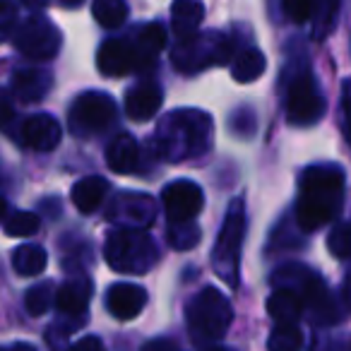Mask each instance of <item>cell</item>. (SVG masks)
<instances>
[{
    "instance_id": "6da1fadb",
    "label": "cell",
    "mask_w": 351,
    "mask_h": 351,
    "mask_svg": "<svg viewBox=\"0 0 351 351\" xmlns=\"http://www.w3.org/2000/svg\"><path fill=\"white\" fill-rule=\"evenodd\" d=\"M344 171L335 164H317L303 171L298 181L296 224L303 231H317L330 224L344 200Z\"/></svg>"
},
{
    "instance_id": "7a4b0ae2",
    "label": "cell",
    "mask_w": 351,
    "mask_h": 351,
    "mask_svg": "<svg viewBox=\"0 0 351 351\" xmlns=\"http://www.w3.org/2000/svg\"><path fill=\"white\" fill-rule=\"evenodd\" d=\"M212 118L202 111H176L159 125L149 147L156 156L186 161L202 156L212 145Z\"/></svg>"
},
{
    "instance_id": "3957f363",
    "label": "cell",
    "mask_w": 351,
    "mask_h": 351,
    "mask_svg": "<svg viewBox=\"0 0 351 351\" xmlns=\"http://www.w3.org/2000/svg\"><path fill=\"white\" fill-rule=\"evenodd\" d=\"M104 258L113 272L145 274L159 260V250L152 236L142 229H116L106 236Z\"/></svg>"
},
{
    "instance_id": "277c9868",
    "label": "cell",
    "mask_w": 351,
    "mask_h": 351,
    "mask_svg": "<svg viewBox=\"0 0 351 351\" xmlns=\"http://www.w3.org/2000/svg\"><path fill=\"white\" fill-rule=\"evenodd\" d=\"M231 320H234V308L229 298L215 287H207L188 303V330L197 344H210L226 335Z\"/></svg>"
},
{
    "instance_id": "5b68a950",
    "label": "cell",
    "mask_w": 351,
    "mask_h": 351,
    "mask_svg": "<svg viewBox=\"0 0 351 351\" xmlns=\"http://www.w3.org/2000/svg\"><path fill=\"white\" fill-rule=\"evenodd\" d=\"M245 236V210L243 200L236 197L229 205L224 224L217 236L215 253H212V267L217 277L229 287H239V265H241V245Z\"/></svg>"
},
{
    "instance_id": "8992f818",
    "label": "cell",
    "mask_w": 351,
    "mask_h": 351,
    "mask_svg": "<svg viewBox=\"0 0 351 351\" xmlns=\"http://www.w3.org/2000/svg\"><path fill=\"white\" fill-rule=\"evenodd\" d=\"M234 53V44L224 34H195L173 49V65L183 73H197L210 65H226Z\"/></svg>"
},
{
    "instance_id": "52a82bcc",
    "label": "cell",
    "mask_w": 351,
    "mask_h": 351,
    "mask_svg": "<svg viewBox=\"0 0 351 351\" xmlns=\"http://www.w3.org/2000/svg\"><path fill=\"white\" fill-rule=\"evenodd\" d=\"M116 118V104L104 92H87L75 99L70 108V128L80 137L106 130Z\"/></svg>"
},
{
    "instance_id": "ba28073f",
    "label": "cell",
    "mask_w": 351,
    "mask_h": 351,
    "mask_svg": "<svg viewBox=\"0 0 351 351\" xmlns=\"http://www.w3.org/2000/svg\"><path fill=\"white\" fill-rule=\"evenodd\" d=\"M325 113V99L308 73L298 75L287 94V118L291 125H315Z\"/></svg>"
},
{
    "instance_id": "9c48e42d",
    "label": "cell",
    "mask_w": 351,
    "mask_h": 351,
    "mask_svg": "<svg viewBox=\"0 0 351 351\" xmlns=\"http://www.w3.org/2000/svg\"><path fill=\"white\" fill-rule=\"evenodd\" d=\"M17 49L22 56L34 60H49L60 49V32L46 17H29L17 27Z\"/></svg>"
},
{
    "instance_id": "30bf717a",
    "label": "cell",
    "mask_w": 351,
    "mask_h": 351,
    "mask_svg": "<svg viewBox=\"0 0 351 351\" xmlns=\"http://www.w3.org/2000/svg\"><path fill=\"white\" fill-rule=\"evenodd\" d=\"M161 205H164L169 224H188V221H195V217L202 212L205 195H202V188L197 183L181 178V181H173L164 188Z\"/></svg>"
},
{
    "instance_id": "8fae6325",
    "label": "cell",
    "mask_w": 351,
    "mask_h": 351,
    "mask_svg": "<svg viewBox=\"0 0 351 351\" xmlns=\"http://www.w3.org/2000/svg\"><path fill=\"white\" fill-rule=\"evenodd\" d=\"M97 65H99V73L106 75V77H123V75L132 73V70L147 68L135 41H128V39L104 41L97 53Z\"/></svg>"
},
{
    "instance_id": "7c38bea8",
    "label": "cell",
    "mask_w": 351,
    "mask_h": 351,
    "mask_svg": "<svg viewBox=\"0 0 351 351\" xmlns=\"http://www.w3.org/2000/svg\"><path fill=\"white\" fill-rule=\"evenodd\" d=\"M108 219L121 221V224H125V229L145 231L156 219L154 200L149 195H140V193H123L113 200Z\"/></svg>"
},
{
    "instance_id": "4fadbf2b",
    "label": "cell",
    "mask_w": 351,
    "mask_h": 351,
    "mask_svg": "<svg viewBox=\"0 0 351 351\" xmlns=\"http://www.w3.org/2000/svg\"><path fill=\"white\" fill-rule=\"evenodd\" d=\"M147 306V291L137 284H113L106 291V308L118 320H132L137 317Z\"/></svg>"
},
{
    "instance_id": "5bb4252c",
    "label": "cell",
    "mask_w": 351,
    "mask_h": 351,
    "mask_svg": "<svg viewBox=\"0 0 351 351\" xmlns=\"http://www.w3.org/2000/svg\"><path fill=\"white\" fill-rule=\"evenodd\" d=\"M164 104V92L156 82H142L132 87L125 97V113L130 121L147 123L159 113Z\"/></svg>"
},
{
    "instance_id": "9a60e30c",
    "label": "cell",
    "mask_w": 351,
    "mask_h": 351,
    "mask_svg": "<svg viewBox=\"0 0 351 351\" xmlns=\"http://www.w3.org/2000/svg\"><path fill=\"white\" fill-rule=\"evenodd\" d=\"M22 142L36 152H51L60 145V125L53 116L36 113L22 125Z\"/></svg>"
},
{
    "instance_id": "2e32d148",
    "label": "cell",
    "mask_w": 351,
    "mask_h": 351,
    "mask_svg": "<svg viewBox=\"0 0 351 351\" xmlns=\"http://www.w3.org/2000/svg\"><path fill=\"white\" fill-rule=\"evenodd\" d=\"M89 298H92V282H89L84 274L77 277H70L63 287L56 291V308L63 315H84L89 306Z\"/></svg>"
},
{
    "instance_id": "e0dca14e",
    "label": "cell",
    "mask_w": 351,
    "mask_h": 351,
    "mask_svg": "<svg viewBox=\"0 0 351 351\" xmlns=\"http://www.w3.org/2000/svg\"><path fill=\"white\" fill-rule=\"evenodd\" d=\"M205 20V5L200 0H173L171 5V27L178 41H188L197 34V27Z\"/></svg>"
},
{
    "instance_id": "ac0fdd59",
    "label": "cell",
    "mask_w": 351,
    "mask_h": 351,
    "mask_svg": "<svg viewBox=\"0 0 351 351\" xmlns=\"http://www.w3.org/2000/svg\"><path fill=\"white\" fill-rule=\"evenodd\" d=\"M49 89H51V75L46 70L25 68L12 75V92L25 104L41 101L49 94Z\"/></svg>"
},
{
    "instance_id": "d6986e66",
    "label": "cell",
    "mask_w": 351,
    "mask_h": 351,
    "mask_svg": "<svg viewBox=\"0 0 351 351\" xmlns=\"http://www.w3.org/2000/svg\"><path fill=\"white\" fill-rule=\"evenodd\" d=\"M108 191H111V188H108L106 178H101V176H87V178L75 183L70 197H73V205L77 207L82 215H92V212H97L99 207H101V202L106 200Z\"/></svg>"
},
{
    "instance_id": "ffe728a7",
    "label": "cell",
    "mask_w": 351,
    "mask_h": 351,
    "mask_svg": "<svg viewBox=\"0 0 351 351\" xmlns=\"http://www.w3.org/2000/svg\"><path fill=\"white\" fill-rule=\"evenodd\" d=\"M140 145L132 135H118L106 149V164L116 173H132L140 166Z\"/></svg>"
},
{
    "instance_id": "44dd1931",
    "label": "cell",
    "mask_w": 351,
    "mask_h": 351,
    "mask_svg": "<svg viewBox=\"0 0 351 351\" xmlns=\"http://www.w3.org/2000/svg\"><path fill=\"white\" fill-rule=\"evenodd\" d=\"M303 298L291 289H274V293L267 298V313L277 325H296L303 315Z\"/></svg>"
},
{
    "instance_id": "7402d4cb",
    "label": "cell",
    "mask_w": 351,
    "mask_h": 351,
    "mask_svg": "<svg viewBox=\"0 0 351 351\" xmlns=\"http://www.w3.org/2000/svg\"><path fill=\"white\" fill-rule=\"evenodd\" d=\"M46 263H49V255L41 245L34 243H25L20 248H15L12 253V267L20 277H36L46 269Z\"/></svg>"
},
{
    "instance_id": "603a6c76",
    "label": "cell",
    "mask_w": 351,
    "mask_h": 351,
    "mask_svg": "<svg viewBox=\"0 0 351 351\" xmlns=\"http://www.w3.org/2000/svg\"><path fill=\"white\" fill-rule=\"evenodd\" d=\"M135 46H137V51H140L145 65L149 68V65L156 60V56H159L166 46V29L161 25H156V22L145 25L135 34Z\"/></svg>"
},
{
    "instance_id": "cb8c5ba5",
    "label": "cell",
    "mask_w": 351,
    "mask_h": 351,
    "mask_svg": "<svg viewBox=\"0 0 351 351\" xmlns=\"http://www.w3.org/2000/svg\"><path fill=\"white\" fill-rule=\"evenodd\" d=\"M267 68V60H265L263 51L260 49H245L236 56L234 65H231V73H234V80L241 84L245 82H255L260 75Z\"/></svg>"
},
{
    "instance_id": "d4e9b609",
    "label": "cell",
    "mask_w": 351,
    "mask_h": 351,
    "mask_svg": "<svg viewBox=\"0 0 351 351\" xmlns=\"http://www.w3.org/2000/svg\"><path fill=\"white\" fill-rule=\"evenodd\" d=\"M92 15L104 29H116L125 22L128 5L125 0H94L92 3Z\"/></svg>"
},
{
    "instance_id": "484cf974",
    "label": "cell",
    "mask_w": 351,
    "mask_h": 351,
    "mask_svg": "<svg viewBox=\"0 0 351 351\" xmlns=\"http://www.w3.org/2000/svg\"><path fill=\"white\" fill-rule=\"evenodd\" d=\"M53 303H56L53 282H41V284L32 287L29 291L25 293V308H27V313H29V315H34V317L49 313Z\"/></svg>"
},
{
    "instance_id": "4316f807",
    "label": "cell",
    "mask_w": 351,
    "mask_h": 351,
    "mask_svg": "<svg viewBox=\"0 0 351 351\" xmlns=\"http://www.w3.org/2000/svg\"><path fill=\"white\" fill-rule=\"evenodd\" d=\"M303 335L296 325H277L267 339L269 351H301Z\"/></svg>"
},
{
    "instance_id": "83f0119b",
    "label": "cell",
    "mask_w": 351,
    "mask_h": 351,
    "mask_svg": "<svg viewBox=\"0 0 351 351\" xmlns=\"http://www.w3.org/2000/svg\"><path fill=\"white\" fill-rule=\"evenodd\" d=\"M39 231V217L34 212H15L5 219V234L12 239H27Z\"/></svg>"
},
{
    "instance_id": "f1b7e54d",
    "label": "cell",
    "mask_w": 351,
    "mask_h": 351,
    "mask_svg": "<svg viewBox=\"0 0 351 351\" xmlns=\"http://www.w3.org/2000/svg\"><path fill=\"white\" fill-rule=\"evenodd\" d=\"M169 243L176 250H191L200 243V229L195 221L188 224H169Z\"/></svg>"
},
{
    "instance_id": "f546056e",
    "label": "cell",
    "mask_w": 351,
    "mask_h": 351,
    "mask_svg": "<svg viewBox=\"0 0 351 351\" xmlns=\"http://www.w3.org/2000/svg\"><path fill=\"white\" fill-rule=\"evenodd\" d=\"M327 248L335 258L346 260L351 258V224H339L327 236Z\"/></svg>"
},
{
    "instance_id": "4dcf8cb0",
    "label": "cell",
    "mask_w": 351,
    "mask_h": 351,
    "mask_svg": "<svg viewBox=\"0 0 351 351\" xmlns=\"http://www.w3.org/2000/svg\"><path fill=\"white\" fill-rule=\"evenodd\" d=\"M17 29V8L10 0H0V44H5Z\"/></svg>"
},
{
    "instance_id": "1f68e13d",
    "label": "cell",
    "mask_w": 351,
    "mask_h": 351,
    "mask_svg": "<svg viewBox=\"0 0 351 351\" xmlns=\"http://www.w3.org/2000/svg\"><path fill=\"white\" fill-rule=\"evenodd\" d=\"M282 8L284 15L291 22H296V25L308 22L313 15V0H282Z\"/></svg>"
},
{
    "instance_id": "d6a6232c",
    "label": "cell",
    "mask_w": 351,
    "mask_h": 351,
    "mask_svg": "<svg viewBox=\"0 0 351 351\" xmlns=\"http://www.w3.org/2000/svg\"><path fill=\"white\" fill-rule=\"evenodd\" d=\"M231 128H234L236 135H253L255 132V116L250 108H241L236 111V116L231 118Z\"/></svg>"
},
{
    "instance_id": "836d02e7",
    "label": "cell",
    "mask_w": 351,
    "mask_h": 351,
    "mask_svg": "<svg viewBox=\"0 0 351 351\" xmlns=\"http://www.w3.org/2000/svg\"><path fill=\"white\" fill-rule=\"evenodd\" d=\"M68 351H106V349H104V341L99 339V337L87 335V337H82V339L75 341Z\"/></svg>"
},
{
    "instance_id": "e575fe53",
    "label": "cell",
    "mask_w": 351,
    "mask_h": 351,
    "mask_svg": "<svg viewBox=\"0 0 351 351\" xmlns=\"http://www.w3.org/2000/svg\"><path fill=\"white\" fill-rule=\"evenodd\" d=\"M15 118V108H12V101L3 89H0V125H8V123Z\"/></svg>"
},
{
    "instance_id": "d590c367",
    "label": "cell",
    "mask_w": 351,
    "mask_h": 351,
    "mask_svg": "<svg viewBox=\"0 0 351 351\" xmlns=\"http://www.w3.org/2000/svg\"><path fill=\"white\" fill-rule=\"evenodd\" d=\"M142 351H178V346L171 339H154V341H147L142 346Z\"/></svg>"
},
{
    "instance_id": "8d00e7d4",
    "label": "cell",
    "mask_w": 351,
    "mask_h": 351,
    "mask_svg": "<svg viewBox=\"0 0 351 351\" xmlns=\"http://www.w3.org/2000/svg\"><path fill=\"white\" fill-rule=\"evenodd\" d=\"M337 5H339V0H325V10H322V29H320V34H325L327 29H330V25H332V15L337 12Z\"/></svg>"
},
{
    "instance_id": "74e56055",
    "label": "cell",
    "mask_w": 351,
    "mask_h": 351,
    "mask_svg": "<svg viewBox=\"0 0 351 351\" xmlns=\"http://www.w3.org/2000/svg\"><path fill=\"white\" fill-rule=\"evenodd\" d=\"M22 5H27L29 10H44L49 5V0H22Z\"/></svg>"
},
{
    "instance_id": "f35d334b",
    "label": "cell",
    "mask_w": 351,
    "mask_h": 351,
    "mask_svg": "<svg viewBox=\"0 0 351 351\" xmlns=\"http://www.w3.org/2000/svg\"><path fill=\"white\" fill-rule=\"evenodd\" d=\"M82 3H84V0H60V5H63V8H70V10H73V8H80Z\"/></svg>"
},
{
    "instance_id": "ab89813d",
    "label": "cell",
    "mask_w": 351,
    "mask_h": 351,
    "mask_svg": "<svg viewBox=\"0 0 351 351\" xmlns=\"http://www.w3.org/2000/svg\"><path fill=\"white\" fill-rule=\"evenodd\" d=\"M12 351H36V349L32 344H25V341H20V344L12 346Z\"/></svg>"
},
{
    "instance_id": "60d3db41",
    "label": "cell",
    "mask_w": 351,
    "mask_h": 351,
    "mask_svg": "<svg viewBox=\"0 0 351 351\" xmlns=\"http://www.w3.org/2000/svg\"><path fill=\"white\" fill-rule=\"evenodd\" d=\"M5 210H8V202H5V197H0V221L5 219Z\"/></svg>"
},
{
    "instance_id": "b9f144b4",
    "label": "cell",
    "mask_w": 351,
    "mask_h": 351,
    "mask_svg": "<svg viewBox=\"0 0 351 351\" xmlns=\"http://www.w3.org/2000/svg\"><path fill=\"white\" fill-rule=\"evenodd\" d=\"M346 140L351 142V111L346 113Z\"/></svg>"
},
{
    "instance_id": "7bdbcfd3",
    "label": "cell",
    "mask_w": 351,
    "mask_h": 351,
    "mask_svg": "<svg viewBox=\"0 0 351 351\" xmlns=\"http://www.w3.org/2000/svg\"><path fill=\"white\" fill-rule=\"evenodd\" d=\"M207 351H236V349H226V346H212V349Z\"/></svg>"
},
{
    "instance_id": "ee69618b",
    "label": "cell",
    "mask_w": 351,
    "mask_h": 351,
    "mask_svg": "<svg viewBox=\"0 0 351 351\" xmlns=\"http://www.w3.org/2000/svg\"><path fill=\"white\" fill-rule=\"evenodd\" d=\"M0 351H3V349H0Z\"/></svg>"
}]
</instances>
